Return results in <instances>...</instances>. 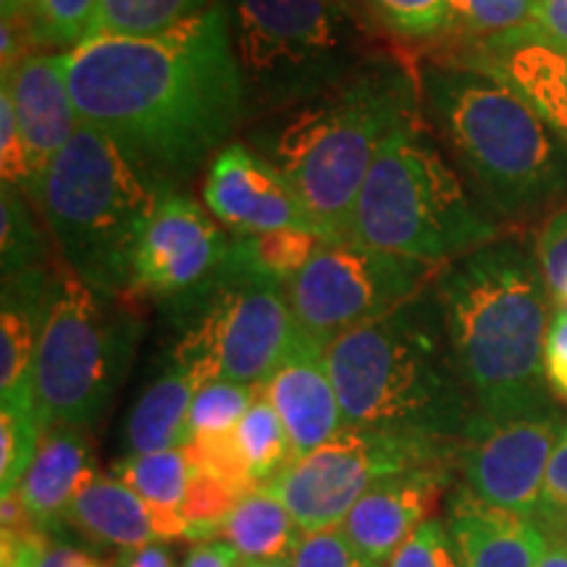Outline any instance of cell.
<instances>
[{"label": "cell", "instance_id": "5b68a950", "mask_svg": "<svg viewBox=\"0 0 567 567\" xmlns=\"http://www.w3.org/2000/svg\"><path fill=\"white\" fill-rule=\"evenodd\" d=\"M423 109L481 200L507 224H528L567 203V145L526 97L488 71L423 63Z\"/></svg>", "mask_w": 567, "mask_h": 567}, {"label": "cell", "instance_id": "8fae6325", "mask_svg": "<svg viewBox=\"0 0 567 567\" xmlns=\"http://www.w3.org/2000/svg\"><path fill=\"white\" fill-rule=\"evenodd\" d=\"M460 444L344 425L310 455L297 457L264 486L279 496L302 534L334 528L375 484L417 467H452Z\"/></svg>", "mask_w": 567, "mask_h": 567}, {"label": "cell", "instance_id": "f6af8a7d", "mask_svg": "<svg viewBox=\"0 0 567 567\" xmlns=\"http://www.w3.org/2000/svg\"><path fill=\"white\" fill-rule=\"evenodd\" d=\"M34 567H111V565H103V559L97 557L90 547L63 542L59 534H53L48 538V547L42 551Z\"/></svg>", "mask_w": 567, "mask_h": 567}, {"label": "cell", "instance_id": "6da1fadb", "mask_svg": "<svg viewBox=\"0 0 567 567\" xmlns=\"http://www.w3.org/2000/svg\"><path fill=\"white\" fill-rule=\"evenodd\" d=\"M66 80L80 124L163 189L216 158L250 105L226 0L153 38L82 42L66 53Z\"/></svg>", "mask_w": 567, "mask_h": 567}, {"label": "cell", "instance_id": "74e56055", "mask_svg": "<svg viewBox=\"0 0 567 567\" xmlns=\"http://www.w3.org/2000/svg\"><path fill=\"white\" fill-rule=\"evenodd\" d=\"M386 567H460L457 547L446 517L425 520L400 549L389 557Z\"/></svg>", "mask_w": 567, "mask_h": 567}, {"label": "cell", "instance_id": "d6986e66", "mask_svg": "<svg viewBox=\"0 0 567 567\" xmlns=\"http://www.w3.org/2000/svg\"><path fill=\"white\" fill-rule=\"evenodd\" d=\"M59 268L6 276L0 289V400L32 394V365L51 316Z\"/></svg>", "mask_w": 567, "mask_h": 567}, {"label": "cell", "instance_id": "9a60e30c", "mask_svg": "<svg viewBox=\"0 0 567 567\" xmlns=\"http://www.w3.org/2000/svg\"><path fill=\"white\" fill-rule=\"evenodd\" d=\"M203 203L229 234L274 229H308L318 234L292 182L271 158L243 142H229L210 161L203 182Z\"/></svg>", "mask_w": 567, "mask_h": 567}, {"label": "cell", "instance_id": "f1b7e54d", "mask_svg": "<svg viewBox=\"0 0 567 567\" xmlns=\"http://www.w3.org/2000/svg\"><path fill=\"white\" fill-rule=\"evenodd\" d=\"M210 0H101L92 38H153L210 9Z\"/></svg>", "mask_w": 567, "mask_h": 567}, {"label": "cell", "instance_id": "e0dca14e", "mask_svg": "<svg viewBox=\"0 0 567 567\" xmlns=\"http://www.w3.org/2000/svg\"><path fill=\"white\" fill-rule=\"evenodd\" d=\"M0 84L9 87L19 116L21 140H24L32 174V200L45 168L80 130V116H76L66 80V53L32 51L17 66L3 71Z\"/></svg>", "mask_w": 567, "mask_h": 567}, {"label": "cell", "instance_id": "5bb4252c", "mask_svg": "<svg viewBox=\"0 0 567 567\" xmlns=\"http://www.w3.org/2000/svg\"><path fill=\"white\" fill-rule=\"evenodd\" d=\"M567 417L555 413L478 417L457 452V486L488 507L536 520L551 452Z\"/></svg>", "mask_w": 567, "mask_h": 567}, {"label": "cell", "instance_id": "681fc988", "mask_svg": "<svg viewBox=\"0 0 567 567\" xmlns=\"http://www.w3.org/2000/svg\"><path fill=\"white\" fill-rule=\"evenodd\" d=\"M30 0H3V13H24Z\"/></svg>", "mask_w": 567, "mask_h": 567}, {"label": "cell", "instance_id": "836d02e7", "mask_svg": "<svg viewBox=\"0 0 567 567\" xmlns=\"http://www.w3.org/2000/svg\"><path fill=\"white\" fill-rule=\"evenodd\" d=\"M258 389L260 386L234 384V381L224 379L197 386L193 408H189L187 444L193 439L234 434V429H237L255 402V396H258Z\"/></svg>", "mask_w": 567, "mask_h": 567}, {"label": "cell", "instance_id": "d6a6232c", "mask_svg": "<svg viewBox=\"0 0 567 567\" xmlns=\"http://www.w3.org/2000/svg\"><path fill=\"white\" fill-rule=\"evenodd\" d=\"M101 0H30L27 21L38 48L69 53L90 40Z\"/></svg>", "mask_w": 567, "mask_h": 567}, {"label": "cell", "instance_id": "484cf974", "mask_svg": "<svg viewBox=\"0 0 567 567\" xmlns=\"http://www.w3.org/2000/svg\"><path fill=\"white\" fill-rule=\"evenodd\" d=\"M218 538L229 544L243 563H260L292 557L302 530L279 496L268 488H252L234 507Z\"/></svg>", "mask_w": 567, "mask_h": 567}, {"label": "cell", "instance_id": "277c9868", "mask_svg": "<svg viewBox=\"0 0 567 567\" xmlns=\"http://www.w3.org/2000/svg\"><path fill=\"white\" fill-rule=\"evenodd\" d=\"M344 425L463 444L478 421L460 379L434 284L326 347Z\"/></svg>", "mask_w": 567, "mask_h": 567}, {"label": "cell", "instance_id": "d4e9b609", "mask_svg": "<svg viewBox=\"0 0 567 567\" xmlns=\"http://www.w3.org/2000/svg\"><path fill=\"white\" fill-rule=\"evenodd\" d=\"M113 476L124 481L151 509L158 542H189L182 507L193 467L184 446L153 455H126L113 465Z\"/></svg>", "mask_w": 567, "mask_h": 567}, {"label": "cell", "instance_id": "ffe728a7", "mask_svg": "<svg viewBox=\"0 0 567 567\" xmlns=\"http://www.w3.org/2000/svg\"><path fill=\"white\" fill-rule=\"evenodd\" d=\"M97 476L90 431L51 425L42 431L40 450L19 484V494L32 520L48 536L61 534L71 502Z\"/></svg>", "mask_w": 567, "mask_h": 567}, {"label": "cell", "instance_id": "1f68e13d", "mask_svg": "<svg viewBox=\"0 0 567 567\" xmlns=\"http://www.w3.org/2000/svg\"><path fill=\"white\" fill-rule=\"evenodd\" d=\"M45 234L34 221L27 193L0 184V271L6 276L30 271L45 264Z\"/></svg>", "mask_w": 567, "mask_h": 567}, {"label": "cell", "instance_id": "60d3db41", "mask_svg": "<svg viewBox=\"0 0 567 567\" xmlns=\"http://www.w3.org/2000/svg\"><path fill=\"white\" fill-rule=\"evenodd\" d=\"M0 174H3V184L19 187L30 197L32 174L30 163H27V147L21 140L17 109H13L11 92L6 84H0Z\"/></svg>", "mask_w": 567, "mask_h": 567}, {"label": "cell", "instance_id": "ac0fdd59", "mask_svg": "<svg viewBox=\"0 0 567 567\" xmlns=\"http://www.w3.org/2000/svg\"><path fill=\"white\" fill-rule=\"evenodd\" d=\"M260 392L279 413L295 460L310 455L344 429L334 379L326 365V350L300 334L279 368L268 375L266 384H260Z\"/></svg>", "mask_w": 567, "mask_h": 567}, {"label": "cell", "instance_id": "44dd1931", "mask_svg": "<svg viewBox=\"0 0 567 567\" xmlns=\"http://www.w3.org/2000/svg\"><path fill=\"white\" fill-rule=\"evenodd\" d=\"M446 526L460 567H536L547 544L534 520L488 507L460 486L446 499Z\"/></svg>", "mask_w": 567, "mask_h": 567}, {"label": "cell", "instance_id": "7bdbcfd3", "mask_svg": "<svg viewBox=\"0 0 567 567\" xmlns=\"http://www.w3.org/2000/svg\"><path fill=\"white\" fill-rule=\"evenodd\" d=\"M544 371L551 394L567 405V310L555 308L549 318L547 344H544Z\"/></svg>", "mask_w": 567, "mask_h": 567}, {"label": "cell", "instance_id": "4dcf8cb0", "mask_svg": "<svg viewBox=\"0 0 567 567\" xmlns=\"http://www.w3.org/2000/svg\"><path fill=\"white\" fill-rule=\"evenodd\" d=\"M45 425L40 421L34 394L0 400V494L13 492L24 481Z\"/></svg>", "mask_w": 567, "mask_h": 567}, {"label": "cell", "instance_id": "c3c4849f", "mask_svg": "<svg viewBox=\"0 0 567 567\" xmlns=\"http://www.w3.org/2000/svg\"><path fill=\"white\" fill-rule=\"evenodd\" d=\"M547 544H544L542 557H538L536 567H567V536L563 534H544Z\"/></svg>", "mask_w": 567, "mask_h": 567}, {"label": "cell", "instance_id": "e575fe53", "mask_svg": "<svg viewBox=\"0 0 567 567\" xmlns=\"http://www.w3.org/2000/svg\"><path fill=\"white\" fill-rule=\"evenodd\" d=\"M381 30L408 42L446 38L452 24V0H363Z\"/></svg>", "mask_w": 567, "mask_h": 567}, {"label": "cell", "instance_id": "7a4b0ae2", "mask_svg": "<svg viewBox=\"0 0 567 567\" xmlns=\"http://www.w3.org/2000/svg\"><path fill=\"white\" fill-rule=\"evenodd\" d=\"M434 289L457 373L481 417L555 413L544 344L555 305L536 247L505 234L452 260Z\"/></svg>", "mask_w": 567, "mask_h": 567}, {"label": "cell", "instance_id": "603a6c76", "mask_svg": "<svg viewBox=\"0 0 567 567\" xmlns=\"http://www.w3.org/2000/svg\"><path fill=\"white\" fill-rule=\"evenodd\" d=\"M63 528L87 542L90 549L130 551L158 542L145 502L124 481L101 473L71 502Z\"/></svg>", "mask_w": 567, "mask_h": 567}, {"label": "cell", "instance_id": "4316f807", "mask_svg": "<svg viewBox=\"0 0 567 567\" xmlns=\"http://www.w3.org/2000/svg\"><path fill=\"white\" fill-rule=\"evenodd\" d=\"M326 239L308 229H274L260 234H231L224 271L243 279L271 281L287 287L308 266Z\"/></svg>", "mask_w": 567, "mask_h": 567}, {"label": "cell", "instance_id": "3957f363", "mask_svg": "<svg viewBox=\"0 0 567 567\" xmlns=\"http://www.w3.org/2000/svg\"><path fill=\"white\" fill-rule=\"evenodd\" d=\"M423 118L417 74L394 55H379L350 80L276 113L258 140L326 243H347L360 189L394 132Z\"/></svg>", "mask_w": 567, "mask_h": 567}, {"label": "cell", "instance_id": "2e32d148", "mask_svg": "<svg viewBox=\"0 0 567 567\" xmlns=\"http://www.w3.org/2000/svg\"><path fill=\"white\" fill-rule=\"evenodd\" d=\"M457 473L452 467H417L375 484L354 505L339 528L360 555L375 565L389 563L425 520L434 517L442 494Z\"/></svg>", "mask_w": 567, "mask_h": 567}, {"label": "cell", "instance_id": "9c48e42d", "mask_svg": "<svg viewBox=\"0 0 567 567\" xmlns=\"http://www.w3.org/2000/svg\"><path fill=\"white\" fill-rule=\"evenodd\" d=\"M140 321L130 300L90 289L59 268L53 308L32 365L40 421L90 431L130 373Z\"/></svg>", "mask_w": 567, "mask_h": 567}, {"label": "cell", "instance_id": "f35d334b", "mask_svg": "<svg viewBox=\"0 0 567 567\" xmlns=\"http://www.w3.org/2000/svg\"><path fill=\"white\" fill-rule=\"evenodd\" d=\"M289 563L292 567H381L360 555L339 526L302 534Z\"/></svg>", "mask_w": 567, "mask_h": 567}, {"label": "cell", "instance_id": "ab89813d", "mask_svg": "<svg viewBox=\"0 0 567 567\" xmlns=\"http://www.w3.org/2000/svg\"><path fill=\"white\" fill-rule=\"evenodd\" d=\"M536 255L551 305H557L567 292V203L544 221L536 237Z\"/></svg>", "mask_w": 567, "mask_h": 567}, {"label": "cell", "instance_id": "ee69618b", "mask_svg": "<svg viewBox=\"0 0 567 567\" xmlns=\"http://www.w3.org/2000/svg\"><path fill=\"white\" fill-rule=\"evenodd\" d=\"M530 40L567 53V0H538Z\"/></svg>", "mask_w": 567, "mask_h": 567}, {"label": "cell", "instance_id": "4fadbf2b", "mask_svg": "<svg viewBox=\"0 0 567 567\" xmlns=\"http://www.w3.org/2000/svg\"><path fill=\"white\" fill-rule=\"evenodd\" d=\"M231 234L182 189L161 195L134 260L132 300L151 297L172 313L200 300L221 279Z\"/></svg>", "mask_w": 567, "mask_h": 567}, {"label": "cell", "instance_id": "83f0119b", "mask_svg": "<svg viewBox=\"0 0 567 567\" xmlns=\"http://www.w3.org/2000/svg\"><path fill=\"white\" fill-rule=\"evenodd\" d=\"M538 0H452V32L465 40L460 55L494 51L530 38ZM457 59V55H452Z\"/></svg>", "mask_w": 567, "mask_h": 567}, {"label": "cell", "instance_id": "f907efd6", "mask_svg": "<svg viewBox=\"0 0 567 567\" xmlns=\"http://www.w3.org/2000/svg\"><path fill=\"white\" fill-rule=\"evenodd\" d=\"M243 567H292L289 559H260V563H243Z\"/></svg>", "mask_w": 567, "mask_h": 567}, {"label": "cell", "instance_id": "30bf717a", "mask_svg": "<svg viewBox=\"0 0 567 567\" xmlns=\"http://www.w3.org/2000/svg\"><path fill=\"white\" fill-rule=\"evenodd\" d=\"M176 321L182 334L168 358L197 386L218 379L266 384L297 337L284 287L226 271Z\"/></svg>", "mask_w": 567, "mask_h": 567}, {"label": "cell", "instance_id": "d590c367", "mask_svg": "<svg viewBox=\"0 0 567 567\" xmlns=\"http://www.w3.org/2000/svg\"><path fill=\"white\" fill-rule=\"evenodd\" d=\"M247 492L243 488L226 484V481H218L208 476V473L193 471L187 486V496H184V523H187L189 542H205V538H218V530L234 507L239 505Z\"/></svg>", "mask_w": 567, "mask_h": 567}, {"label": "cell", "instance_id": "8992f818", "mask_svg": "<svg viewBox=\"0 0 567 567\" xmlns=\"http://www.w3.org/2000/svg\"><path fill=\"white\" fill-rule=\"evenodd\" d=\"M103 132L80 124L34 189L63 264L95 292L132 302L134 260L161 195Z\"/></svg>", "mask_w": 567, "mask_h": 567}, {"label": "cell", "instance_id": "cb8c5ba5", "mask_svg": "<svg viewBox=\"0 0 567 567\" xmlns=\"http://www.w3.org/2000/svg\"><path fill=\"white\" fill-rule=\"evenodd\" d=\"M197 384L193 375L172 358L161 373L142 389L124 425L126 455H153V452L179 450L187 444L189 408Z\"/></svg>", "mask_w": 567, "mask_h": 567}, {"label": "cell", "instance_id": "7c38bea8", "mask_svg": "<svg viewBox=\"0 0 567 567\" xmlns=\"http://www.w3.org/2000/svg\"><path fill=\"white\" fill-rule=\"evenodd\" d=\"M442 268L354 243H321L284 287L297 334L321 344L379 321L434 284Z\"/></svg>", "mask_w": 567, "mask_h": 567}, {"label": "cell", "instance_id": "b9f144b4", "mask_svg": "<svg viewBox=\"0 0 567 567\" xmlns=\"http://www.w3.org/2000/svg\"><path fill=\"white\" fill-rule=\"evenodd\" d=\"M534 523L544 534L567 536V423L559 434L555 452H551Z\"/></svg>", "mask_w": 567, "mask_h": 567}, {"label": "cell", "instance_id": "52a82bcc", "mask_svg": "<svg viewBox=\"0 0 567 567\" xmlns=\"http://www.w3.org/2000/svg\"><path fill=\"white\" fill-rule=\"evenodd\" d=\"M505 234L471 200L442 147L415 122L394 132L375 155L347 243L444 268Z\"/></svg>", "mask_w": 567, "mask_h": 567}, {"label": "cell", "instance_id": "ba28073f", "mask_svg": "<svg viewBox=\"0 0 567 567\" xmlns=\"http://www.w3.org/2000/svg\"><path fill=\"white\" fill-rule=\"evenodd\" d=\"M250 105L295 109L379 59L381 24L363 0H226Z\"/></svg>", "mask_w": 567, "mask_h": 567}, {"label": "cell", "instance_id": "8d00e7d4", "mask_svg": "<svg viewBox=\"0 0 567 567\" xmlns=\"http://www.w3.org/2000/svg\"><path fill=\"white\" fill-rule=\"evenodd\" d=\"M184 452H187L189 467H193V471L208 473V476L226 481V484L243 488V492L258 488L252 484L250 467H247L234 434L193 439L189 444H184Z\"/></svg>", "mask_w": 567, "mask_h": 567}, {"label": "cell", "instance_id": "7dc6e473", "mask_svg": "<svg viewBox=\"0 0 567 567\" xmlns=\"http://www.w3.org/2000/svg\"><path fill=\"white\" fill-rule=\"evenodd\" d=\"M111 567H176V563H174L172 549H168L166 544L153 542V544H145V547L118 551L116 563Z\"/></svg>", "mask_w": 567, "mask_h": 567}, {"label": "cell", "instance_id": "bcb514c9", "mask_svg": "<svg viewBox=\"0 0 567 567\" xmlns=\"http://www.w3.org/2000/svg\"><path fill=\"white\" fill-rule=\"evenodd\" d=\"M182 567H243V559L221 538H205V542H193Z\"/></svg>", "mask_w": 567, "mask_h": 567}, {"label": "cell", "instance_id": "816d5d0a", "mask_svg": "<svg viewBox=\"0 0 567 567\" xmlns=\"http://www.w3.org/2000/svg\"><path fill=\"white\" fill-rule=\"evenodd\" d=\"M555 308H565V310H567V292H565V297H563V300H559V302L555 305Z\"/></svg>", "mask_w": 567, "mask_h": 567}, {"label": "cell", "instance_id": "7402d4cb", "mask_svg": "<svg viewBox=\"0 0 567 567\" xmlns=\"http://www.w3.org/2000/svg\"><path fill=\"white\" fill-rule=\"evenodd\" d=\"M446 63H463L488 71L509 84L547 118L567 145V53L551 51L542 42L523 38L494 51L457 55Z\"/></svg>", "mask_w": 567, "mask_h": 567}, {"label": "cell", "instance_id": "f546056e", "mask_svg": "<svg viewBox=\"0 0 567 567\" xmlns=\"http://www.w3.org/2000/svg\"><path fill=\"white\" fill-rule=\"evenodd\" d=\"M234 439H237L239 452H243L245 463L250 467L252 484L258 488L271 484L284 467L295 460L287 429H284L279 413H276L260 389L250 410L234 429Z\"/></svg>", "mask_w": 567, "mask_h": 567}]
</instances>
